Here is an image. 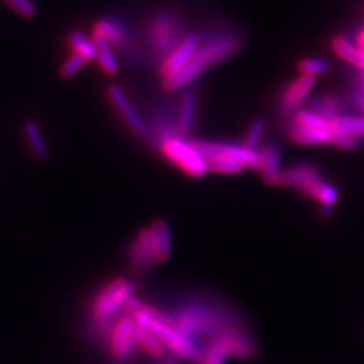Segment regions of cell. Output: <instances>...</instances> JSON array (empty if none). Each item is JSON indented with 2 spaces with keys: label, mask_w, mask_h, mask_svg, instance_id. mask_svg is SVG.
I'll return each instance as SVG.
<instances>
[{
  "label": "cell",
  "mask_w": 364,
  "mask_h": 364,
  "mask_svg": "<svg viewBox=\"0 0 364 364\" xmlns=\"http://www.w3.org/2000/svg\"><path fill=\"white\" fill-rule=\"evenodd\" d=\"M329 144H333L335 147L341 149V150H355L360 144V139L356 136H352V135H347V134L333 132Z\"/></svg>",
  "instance_id": "cell-31"
},
{
  "label": "cell",
  "mask_w": 364,
  "mask_h": 364,
  "mask_svg": "<svg viewBox=\"0 0 364 364\" xmlns=\"http://www.w3.org/2000/svg\"><path fill=\"white\" fill-rule=\"evenodd\" d=\"M69 43L73 49V53H77L80 55H82L87 61L95 60L96 53H97L96 41L90 37L88 34H85L84 31L75 30L69 37Z\"/></svg>",
  "instance_id": "cell-25"
},
{
  "label": "cell",
  "mask_w": 364,
  "mask_h": 364,
  "mask_svg": "<svg viewBox=\"0 0 364 364\" xmlns=\"http://www.w3.org/2000/svg\"><path fill=\"white\" fill-rule=\"evenodd\" d=\"M293 122L299 123L301 126L314 129V130L333 131L332 130V126H331V120L318 115L317 112H314L312 109H299L294 114Z\"/></svg>",
  "instance_id": "cell-26"
},
{
  "label": "cell",
  "mask_w": 364,
  "mask_h": 364,
  "mask_svg": "<svg viewBox=\"0 0 364 364\" xmlns=\"http://www.w3.org/2000/svg\"><path fill=\"white\" fill-rule=\"evenodd\" d=\"M289 138L297 144L304 146H320V144H329L333 131H321L309 129L301 126L299 123L293 122L289 126Z\"/></svg>",
  "instance_id": "cell-16"
},
{
  "label": "cell",
  "mask_w": 364,
  "mask_h": 364,
  "mask_svg": "<svg viewBox=\"0 0 364 364\" xmlns=\"http://www.w3.org/2000/svg\"><path fill=\"white\" fill-rule=\"evenodd\" d=\"M85 64H87V60L82 55H80L77 53H73L66 58L64 64L61 65L60 73L64 78L73 77L84 68Z\"/></svg>",
  "instance_id": "cell-29"
},
{
  "label": "cell",
  "mask_w": 364,
  "mask_h": 364,
  "mask_svg": "<svg viewBox=\"0 0 364 364\" xmlns=\"http://www.w3.org/2000/svg\"><path fill=\"white\" fill-rule=\"evenodd\" d=\"M332 48L344 61L364 70V52L359 46H356L351 39L346 38L343 36L335 37L332 42Z\"/></svg>",
  "instance_id": "cell-19"
},
{
  "label": "cell",
  "mask_w": 364,
  "mask_h": 364,
  "mask_svg": "<svg viewBox=\"0 0 364 364\" xmlns=\"http://www.w3.org/2000/svg\"><path fill=\"white\" fill-rule=\"evenodd\" d=\"M203 348V358L200 364H227V355L221 351L220 348L209 341Z\"/></svg>",
  "instance_id": "cell-30"
},
{
  "label": "cell",
  "mask_w": 364,
  "mask_h": 364,
  "mask_svg": "<svg viewBox=\"0 0 364 364\" xmlns=\"http://www.w3.org/2000/svg\"><path fill=\"white\" fill-rule=\"evenodd\" d=\"M129 262L132 270L138 274L146 273L158 263L150 227L144 228L131 242L129 247Z\"/></svg>",
  "instance_id": "cell-10"
},
{
  "label": "cell",
  "mask_w": 364,
  "mask_h": 364,
  "mask_svg": "<svg viewBox=\"0 0 364 364\" xmlns=\"http://www.w3.org/2000/svg\"><path fill=\"white\" fill-rule=\"evenodd\" d=\"M243 38L237 31H218L209 38L203 37L200 48L195 53L189 64L176 76L165 80L164 87L169 92H177L191 85L204 72L219 63H223L242 49Z\"/></svg>",
  "instance_id": "cell-2"
},
{
  "label": "cell",
  "mask_w": 364,
  "mask_h": 364,
  "mask_svg": "<svg viewBox=\"0 0 364 364\" xmlns=\"http://www.w3.org/2000/svg\"><path fill=\"white\" fill-rule=\"evenodd\" d=\"M135 285L126 278H117L103 287L91 301V316L93 331L107 338L111 326L117 321L120 312L124 311L129 299L134 297Z\"/></svg>",
  "instance_id": "cell-3"
},
{
  "label": "cell",
  "mask_w": 364,
  "mask_h": 364,
  "mask_svg": "<svg viewBox=\"0 0 364 364\" xmlns=\"http://www.w3.org/2000/svg\"><path fill=\"white\" fill-rule=\"evenodd\" d=\"M4 1H7L16 13L27 16V18H30L37 13V7L31 0H4Z\"/></svg>",
  "instance_id": "cell-32"
},
{
  "label": "cell",
  "mask_w": 364,
  "mask_h": 364,
  "mask_svg": "<svg viewBox=\"0 0 364 364\" xmlns=\"http://www.w3.org/2000/svg\"><path fill=\"white\" fill-rule=\"evenodd\" d=\"M96 46H97V53H96V63L97 65L103 69V72L107 75H115L119 70V60H117L115 50L111 43H108L105 39L96 38Z\"/></svg>",
  "instance_id": "cell-21"
},
{
  "label": "cell",
  "mask_w": 364,
  "mask_h": 364,
  "mask_svg": "<svg viewBox=\"0 0 364 364\" xmlns=\"http://www.w3.org/2000/svg\"><path fill=\"white\" fill-rule=\"evenodd\" d=\"M210 341L215 343L227 355V358H235L240 360L254 359L259 351L255 338H252V335L245 326L227 329Z\"/></svg>",
  "instance_id": "cell-8"
},
{
  "label": "cell",
  "mask_w": 364,
  "mask_h": 364,
  "mask_svg": "<svg viewBox=\"0 0 364 364\" xmlns=\"http://www.w3.org/2000/svg\"><path fill=\"white\" fill-rule=\"evenodd\" d=\"M264 130H266L264 120L263 119H255L254 122H251V124L248 127L243 144L248 147V149L258 150V146H259L260 141H262V138L264 135Z\"/></svg>",
  "instance_id": "cell-28"
},
{
  "label": "cell",
  "mask_w": 364,
  "mask_h": 364,
  "mask_svg": "<svg viewBox=\"0 0 364 364\" xmlns=\"http://www.w3.org/2000/svg\"><path fill=\"white\" fill-rule=\"evenodd\" d=\"M196 114H197V96L195 92L185 91L181 95L180 99V107H178V114L176 119L177 130L180 132L181 136H185L192 130L195 124Z\"/></svg>",
  "instance_id": "cell-17"
},
{
  "label": "cell",
  "mask_w": 364,
  "mask_h": 364,
  "mask_svg": "<svg viewBox=\"0 0 364 364\" xmlns=\"http://www.w3.org/2000/svg\"><path fill=\"white\" fill-rule=\"evenodd\" d=\"M25 134H26L27 144H28L33 156L39 161H45L49 156V151H48V146L45 144V139H43L38 123L36 120L26 122Z\"/></svg>",
  "instance_id": "cell-22"
},
{
  "label": "cell",
  "mask_w": 364,
  "mask_h": 364,
  "mask_svg": "<svg viewBox=\"0 0 364 364\" xmlns=\"http://www.w3.org/2000/svg\"><path fill=\"white\" fill-rule=\"evenodd\" d=\"M316 81L317 80L314 77L301 75L297 80L290 82L282 95V100H281L282 109L287 114H291V112L296 114L299 107L302 103H305V100L311 95V92L316 85Z\"/></svg>",
  "instance_id": "cell-14"
},
{
  "label": "cell",
  "mask_w": 364,
  "mask_h": 364,
  "mask_svg": "<svg viewBox=\"0 0 364 364\" xmlns=\"http://www.w3.org/2000/svg\"><path fill=\"white\" fill-rule=\"evenodd\" d=\"M321 178L323 173L316 165L311 162H299L284 170L279 185L297 189L304 196L313 183L320 181Z\"/></svg>",
  "instance_id": "cell-12"
},
{
  "label": "cell",
  "mask_w": 364,
  "mask_h": 364,
  "mask_svg": "<svg viewBox=\"0 0 364 364\" xmlns=\"http://www.w3.org/2000/svg\"><path fill=\"white\" fill-rule=\"evenodd\" d=\"M95 37L105 39L108 43L117 45L119 48H127L131 42L130 30L122 23V21L115 18L100 19L95 25Z\"/></svg>",
  "instance_id": "cell-15"
},
{
  "label": "cell",
  "mask_w": 364,
  "mask_h": 364,
  "mask_svg": "<svg viewBox=\"0 0 364 364\" xmlns=\"http://www.w3.org/2000/svg\"><path fill=\"white\" fill-rule=\"evenodd\" d=\"M358 42H359V48L362 49L364 52V27L362 28V31H360V34H359V38H358Z\"/></svg>",
  "instance_id": "cell-34"
},
{
  "label": "cell",
  "mask_w": 364,
  "mask_h": 364,
  "mask_svg": "<svg viewBox=\"0 0 364 364\" xmlns=\"http://www.w3.org/2000/svg\"><path fill=\"white\" fill-rule=\"evenodd\" d=\"M153 242L156 248V260L158 263L166 262L171 255V234L169 225L164 220H156L150 225Z\"/></svg>",
  "instance_id": "cell-18"
},
{
  "label": "cell",
  "mask_w": 364,
  "mask_h": 364,
  "mask_svg": "<svg viewBox=\"0 0 364 364\" xmlns=\"http://www.w3.org/2000/svg\"><path fill=\"white\" fill-rule=\"evenodd\" d=\"M299 69L302 75L317 78L329 72L331 64L323 58H305L299 63Z\"/></svg>",
  "instance_id": "cell-27"
},
{
  "label": "cell",
  "mask_w": 364,
  "mask_h": 364,
  "mask_svg": "<svg viewBox=\"0 0 364 364\" xmlns=\"http://www.w3.org/2000/svg\"><path fill=\"white\" fill-rule=\"evenodd\" d=\"M333 132H341L356 138H364V117L338 115L331 120Z\"/></svg>",
  "instance_id": "cell-23"
},
{
  "label": "cell",
  "mask_w": 364,
  "mask_h": 364,
  "mask_svg": "<svg viewBox=\"0 0 364 364\" xmlns=\"http://www.w3.org/2000/svg\"><path fill=\"white\" fill-rule=\"evenodd\" d=\"M108 99L131 130L139 136H149V124L144 122V117H141L122 88L117 85L109 87Z\"/></svg>",
  "instance_id": "cell-11"
},
{
  "label": "cell",
  "mask_w": 364,
  "mask_h": 364,
  "mask_svg": "<svg viewBox=\"0 0 364 364\" xmlns=\"http://www.w3.org/2000/svg\"><path fill=\"white\" fill-rule=\"evenodd\" d=\"M159 150L168 161L191 177L201 178L209 171L204 156L193 142H188L183 136L166 139L159 144Z\"/></svg>",
  "instance_id": "cell-5"
},
{
  "label": "cell",
  "mask_w": 364,
  "mask_h": 364,
  "mask_svg": "<svg viewBox=\"0 0 364 364\" xmlns=\"http://www.w3.org/2000/svg\"><path fill=\"white\" fill-rule=\"evenodd\" d=\"M135 329L136 324L130 314H120L111 326L107 335V346L108 353L112 362L117 364H124L130 362L138 350L135 341Z\"/></svg>",
  "instance_id": "cell-6"
},
{
  "label": "cell",
  "mask_w": 364,
  "mask_h": 364,
  "mask_svg": "<svg viewBox=\"0 0 364 364\" xmlns=\"http://www.w3.org/2000/svg\"><path fill=\"white\" fill-rule=\"evenodd\" d=\"M135 341L138 348H142L146 353H149L153 358H164L168 351L165 346L153 333L139 326H136L135 329Z\"/></svg>",
  "instance_id": "cell-24"
},
{
  "label": "cell",
  "mask_w": 364,
  "mask_h": 364,
  "mask_svg": "<svg viewBox=\"0 0 364 364\" xmlns=\"http://www.w3.org/2000/svg\"><path fill=\"white\" fill-rule=\"evenodd\" d=\"M321 215L326 219H331L335 215V207H329V205H321Z\"/></svg>",
  "instance_id": "cell-33"
},
{
  "label": "cell",
  "mask_w": 364,
  "mask_h": 364,
  "mask_svg": "<svg viewBox=\"0 0 364 364\" xmlns=\"http://www.w3.org/2000/svg\"><path fill=\"white\" fill-rule=\"evenodd\" d=\"M130 316L134 318L136 326L153 333L174 356L188 360L189 363H201L203 348L181 335L176 329L174 324L156 321L151 316L144 312H135Z\"/></svg>",
  "instance_id": "cell-4"
},
{
  "label": "cell",
  "mask_w": 364,
  "mask_h": 364,
  "mask_svg": "<svg viewBox=\"0 0 364 364\" xmlns=\"http://www.w3.org/2000/svg\"><path fill=\"white\" fill-rule=\"evenodd\" d=\"M203 34L201 33H189L180 41V43L171 50V52L162 60L161 65V75L165 80L176 76L180 70L189 64V61L193 58L197 49L200 48L203 42Z\"/></svg>",
  "instance_id": "cell-9"
},
{
  "label": "cell",
  "mask_w": 364,
  "mask_h": 364,
  "mask_svg": "<svg viewBox=\"0 0 364 364\" xmlns=\"http://www.w3.org/2000/svg\"><path fill=\"white\" fill-rule=\"evenodd\" d=\"M259 151V168L258 170L262 174L263 181L267 185L274 186L279 185L281 177L284 173V165H282V153L279 146L267 141L266 144H262Z\"/></svg>",
  "instance_id": "cell-13"
},
{
  "label": "cell",
  "mask_w": 364,
  "mask_h": 364,
  "mask_svg": "<svg viewBox=\"0 0 364 364\" xmlns=\"http://www.w3.org/2000/svg\"><path fill=\"white\" fill-rule=\"evenodd\" d=\"M304 196L317 200L321 205L335 207L338 204L340 193H338V188L333 183L321 178L320 181L313 183Z\"/></svg>",
  "instance_id": "cell-20"
},
{
  "label": "cell",
  "mask_w": 364,
  "mask_h": 364,
  "mask_svg": "<svg viewBox=\"0 0 364 364\" xmlns=\"http://www.w3.org/2000/svg\"><path fill=\"white\" fill-rule=\"evenodd\" d=\"M170 318L176 329L196 344L197 338H205L210 341L227 329L243 326L228 309L200 301L183 304L170 314Z\"/></svg>",
  "instance_id": "cell-1"
},
{
  "label": "cell",
  "mask_w": 364,
  "mask_h": 364,
  "mask_svg": "<svg viewBox=\"0 0 364 364\" xmlns=\"http://www.w3.org/2000/svg\"><path fill=\"white\" fill-rule=\"evenodd\" d=\"M185 36L182 34L181 22L176 14L168 10L156 14L149 37L153 50L158 57L165 58Z\"/></svg>",
  "instance_id": "cell-7"
}]
</instances>
